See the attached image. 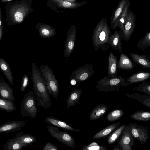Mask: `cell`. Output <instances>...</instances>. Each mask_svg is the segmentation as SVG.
Masks as SVG:
<instances>
[{
    "label": "cell",
    "mask_w": 150,
    "mask_h": 150,
    "mask_svg": "<svg viewBox=\"0 0 150 150\" xmlns=\"http://www.w3.org/2000/svg\"><path fill=\"white\" fill-rule=\"evenodd\" d=\"M31 79L37 106L45 108H49L51 105V99L45 82L40 69L33 62Z\"/></svg>",
    "instance_id": "cell-1"
},
{
    "label": "cell",
    "mask_w": 150,
    "mask_h": 150,
    "mask_svg": "<svg viewBox=\"0 0 150 150\" xmlns=\"http://www.w3.org/2000/svg\"><path fill=\"white\" fill-rule=\"evenodd\" d=\"M7 25L20 24L24 21L30 11L29 0H16L7 3L5 6Z\"/></svg>",
    "instance_id": "cell-2"
},
{
    "label": "cell",
    "mask_w": 150,
    "mask_h": 150,
    "mask_svg": "<svg viewBox=\"0 0 150 150\" xmlns=\"http://www.w3.org/2000/svg\"><path fill=\"white\" fill-rule=\"evenodd\" d=\"M112 35L106 19L102 18L93 32L92 42L93 48L96 51L100 48L103 51H106L109 48V40Z\"/></svg>",
    "instance_id": "cell-3"
},
{
    "label": "cell",
    "mask_w": 150,
    "mask_h": 150,
    "mask_svg": "<svg viewBox=\"0 0 150 150\" xmlns=\"http://www.w3.org/2000/svg\"><path fill=\"white\" fill-rule=\"evenodd\" d=\"M130 84L125 78L117 76L110 78L105 76L97 81L96 88L101 92L118 91L121 87H127Z\"/></svg>",
    "instance_id": "cell-4"
},
{
    "label": "cell",
    "mask_w": 150,
    "mask_h": 150,
    "mask_svg": "<svg viewBox=\"0 0 150 150\" xmlns=\"http://www.w3.org/2000/svg\"><path fill=\"white\" fill-rule=\"evenodd\" d=\"M21 111L22 116L35 118L38 113L35 96L32 90L25 93L22 100Z\"/></svg>",
    "instance_id": "cell-5"
},
{
    "label": "cell",
    "mask_w": 150,
    "mask_h": 150,
    "mask_svg": "<svg viewBox=\"0 0 150 150\" xmlns=\"http://www.w3.org/2000/svg\"><path fill=\"white\" fill-rule=\"evenodd\" d=\"M40 69L49 94L52 95L54 99H57L59 93L58 82L51 68L45 64L40 65Z\"/></svg>",
    "instance_id": "cell-6"
},
{
    "label": "cell",
    "mask_w": 150,
    "mask_h": 150,
    "mask_svg": "<svg viewBox=\"0 0 150 150\" xmlns=\"http://www.w3.org/2000/svg\"><path fill=\"white\" fill-rule=\"evenodd\" d=\"M47 128L50 135L61 143L71 148L75 146V140L68 133L60 131L57 128L51 125H47Z\"/></svg>",
    "instance_id": "cell-7"
},
{
    "label": "cell",
    "mask_w": 150,
    "mask_h": 150,
    "mask_svg": "<svg viewBox=\"0 0 150 150\" xmlns=\"http://www.w3.org/2000/svg\"><path fill=\"white\" fill-rule=\"evenodd\" d=\"M94 71L93 66L87 63L73 71L70 76V80L74 79L76 83L82 82L91 78L94 74Z\"/></svg>",
    "instance_id": "cell-8"
},
{
    "label": "cell",
    "mask_w": 150,
    "mask_h": 150,
    "mask_svg": "<svg viewBox=\"0 0 150 150\" xmlns=\"http://www.w3.org/2000/svg\"><path fill=\"white\" fill-rule=\"evenodd\" d=\"M135 17L132 11L131 10H129L121 33L122 38L126 42L130 40L134 31Z\"/></svg>",
    "instance_id": "cell-9"
},
{
    "label": "cell",
    "mask_w": 150,
    "mask_h": 150,
    "mask_svg": "<svg viewBox=\"0 0 150 150\" xmlns=\"http://www.w3.org/2000/svg\"><path fill=\"white\" fill-rule=\"evenodd\" d=\"M128 126L134 137L142 144L145 143L149 137L148 129L136 123H130Z\"/></svg>",
    "instance_id": "cell-10"
},
{
    "label": "cell",
    "mask_w": 150,
    "mask_h": 150,
    "mask_svg": "<svg viewBox=\"0 0 150 150\" xmlns=\"http://www.w3.org/2000/svg\"><path fill=\"white\" fill-rule=\"evenodd\" d=\"M76 38V28L74 25H73L70 27L67 33L64 52V57L68 59L73 52Z\"/></svg>",
    "instance_id": "cell-11"
},
{
    "label": "cell",
    "mask_w": 150,
    "mask_h": 150,
    "mask_svg": "<svg viewBox=\"0 0 150 150\" xmlns=\"http://www.w3.org/2000/svg\"><path fill=\"white\" fill-rule=\"evenodd\" d=\"M118 144L122 150H132V147L134 144V137L128 125L123 130Z\"/></svg>",
    "instance_id": "cell-12"
},
{
    "label": "cell",
    "mask_w": 150,
    "mask_h": 150,
    "mask_svg": "<svg viewBox=\"0 0 150 150\" xmlns=\"http://www.w3.org/2000/svg\"><path fill=\"white\" fill-rule=\"evenodd\" d=\"M26 124V122L23 121H14L6 122L0 125V133L19 131Z\"/></svg>",
    "instance_id": "cell-13"
},
{
    "label": "cell",
    "mask_w": 150,
    "mask_h": 150,
    "mask_svg": "<svg viewBox=\"0 0 150 150\" xmlns=\"http://www.w3.org/2000/svg\"><path fill=\"white\" fill-rule=\"evenodd\" d=\"M0 97L13 101L15 100L13 90L1 76H0Z\"/></svg>",
    "instance_id": "cell-14"
},
{
    "label": "cell",
    "mask_w": 150,
    "mask_h": 150,
    "mask_svg": "<svg viewBox=\"0 0 150 150\" xmlns=\"http://www.w3.org/2000/svg\"><path fill=\"white\" fill-rule=\"evenodd\" d=\"M44 121L45 122L67 130L75 132L80 131V129H74L68 125L65 122L52 116L49 115V116L45 118Z\"/></svg>",
    "instance_id": "cell-15"
},
{
    "label": "cell",
    "mask_w": 150,
    "mask_h": 150,
    "mask_svg": "<svg viewBox=\"0 0 150 150\" xmlns=\"http://www.w3.org/2000/svg\"><path fill=\"white\" fill-rule=\"evenodd\" d=\"M129 0H121L114 11L110 21V27L112 29L115 30L117 27L119 17L125 5Z\"/></svg>",
    "instance_id": "cell-16"
},
{
    "label": "cell",
    "mask_w": 150,
    "mask_h": 150,
    "mask_svg": "<svg viewBox=\"0 0 150 150\" xmlns=\"http://www.w3.org/2000/svg\"><path fill=\"white\" fill-rule=\"evenodd\" d=\"M108 75L110 78L116 77L117 76V57L111 51L108 59Z\"/></svg>",
    "instance_id": "cell-17"
},
{
    "label": "cell",
    "mask_w": 150,
    "mask_h": 150,
    "mask_svg": "<svg viewBox=\"0 0 150 150\" xmlns=\"http://www.w3.org/2000/svg\"><path fill=\"white\" fill-rule=\"evenodd\" d=\"M121 33L118 30L115 31L111 35L109 40V46L115 50L121 52L122 51Z\"/></svg>",
    "instance_id": "cell-18"
},
{
    "label": "cell",
    "mask_w": 150,
    "mask_h": 150,
    "mask_svg": "<svg viewBox=\"0 0 150 150\" xmlns=\"http://www.w3.org/2000/svg\"><path fill=\"white\" fill-rule=\"evenodd\" d=\"M120 123V122H118L107 126L94 134L93 139H96L107 137L119 127Z\"/></svg>",
    "instance_id": "cell-19"
},
{
    "label": "cell",
    "mask_w": 150,
    "mask_h": 150,
    "mask_svg": "<svg viewBox=\"0 0 150 150\" xmlns=\"http://www.w3.org/2000/svg\"><path fill=\"white\" fill-rule=\"evenodd\" d=\"M135 66L126 54L121 52L117 65L118 69L125 71L131 70Z\"/></svg>",
    "instance_id": "cell-20"
},
{
    "label": "cell",
    "mask_w": 150,
    "mask_h": 150,
    "mask_svg": "<svg viewBox=\"0 0 150 150\" xmlns=\"http://www.w3.org/2000/svg\"><path fill=\"white\" fill-rule=\"evenodd\" d=\"M23 131L18 133L13 138L16 141L21 143L30 144L32 145V143L37 142L35 136L31 134H25Z\"/></svg>",
    "instance_id": "cell-21"
},
{
    "label": "cell",
    "mask_w": 150,
    "mask_h": 150,
    "mask_svg": "<svg viewBox=\"0 0 150 150\" xmlns=\"http://www.w3.org/2000/svg\"><path fill=\"white\" fill-rule=\"evenodd\" d=\"M39 35L42 37L49 38L54 36L55 30L51 26L45 24H39L37 25Z\"/></svg>",
    "instance_id": "cell-22"
},
{
    "label": "cell",
    "mask_w": 150,
    "mask_h": 150,
    "mask_svg": "<svg viewBox=\"0 0 150 150\" xmlns=\"http://www.w3.org/2000/svg\"><path fill=\"white\" fill-rule=\"evenodd\" d=\"M108 108L104 104H101L96 107L91 112L89 116V119L94 121L100 119L106 112Z\"/></svg>",
    "instance_id": "cell-23"
},
{
    "label": "cell",
    "mask_w": 150,
    "mask_h": 150,
    "mask_svg": "<svg viewBox=\"0 0 150 150\" xmlns=\"http://www.w3.org/2000/svg\"><path fill=\"white\" fill-rule=\"evenodd\" d=\"M133 60L137 64L144 68L150 69V61L147 56L143 54H138L133 53L129 54Z\"/></svg>",
    "instance_id": "cell-24"
},
{
    "label": "cell",
    "mask_w": 150,
    "mask_h": 150,
    "mask_svg": "<svg viewBox=\"0 0 150 150\" xmlns=\"http://www.w3.org/2000/svg\"><path fill=\"white\" fill-rule=\"evenodd\" d=\"M82 92L81 89L77 88L70 93L67 100V108L74 106L77 104L81 98Z\"/></svg>",
    "instance_id": "cell-25"
},
{
    "label": "cell",
    "mask_w": 150,
    "mask_h": 150,
    "mask_svg": "<svg viewBox=\"0 0 150 150\" xmlns=\"http://www.w3.org/2000/svg\"><path fill=\"white\" fill-rule=\"evenodd\" d=\"M150 77V73L139 72L133 74L129 77L126 81L130 84L144 81Z\"/></svg>",
    "instance_id": "cell-26"
},
{
    "label": "cell",
    "mask_w": 150,
    "mask_h": 150,
    "mask_svg": "<svg viewBox=\"0 0 150 150\" xmlns=\"http://www.w3.org/2000/svg\"><path fill=\"white\" fill-rule=\"evenodd\" d=\"M127 97L136 100L144 105L150 108V96L143 95L138 93H126Z\"/></svg>",
    "instance_id": "cell-27"
},
{
    "label": "cell",
    "mask_w": 150,
    "mask_h": 150,
    "mask_svg": "<svg viewBox=\"0 0 150 150\" xmlns=\"http://www.w3.org/2000/svg\"><path fill=\"white\" fill-rule=\"evenodd\" d=\"M0 68L9 82L13 85V76L10 67L7 62L1 57H0Z\"/></svg>",
    "instance_id": "cell-28"
},
{
    "label": "cell",
    "mask_w": 150,
    "mask_h": 150,
    "mask_svg": "<svg viewBox=\"0 0 150 150\" xmlns=\"http://www.w3.org/2000/svg\"><path fill=\"white\" fill-rule=\"evenodd\" d=\"M29 145H30L17 142L12 138L7 141L3 147L6 150H21L23 148Z\"/></svg>",
    "instance_id": "cell-29"
},
{
    "label": "cell",
    "mask_w": 150,
    "mask_h": 150,
    "mask_svg": "<svg viewBox=\"0 0 150 150\" xmlns=\"http://www.w3.org/2000/svg\"><path fill=\"white\" fill-rule=\"evenodd\" d=\"M0 109L9 112L15 111L16 107L13 101L0 97Z\"/></svg>",
    "instance_id": "cell-30"
},
{
    "label": "cell",
    "mask_w": 150,
    "mask_h": 150,
    "mask_svg": "<svg viewBox=\"0 0 150 150\" xmlns=\"http://www.w3.org/2000/svg\"><path fill=\"white\" fill-rule=\"evenodd\" d=\"M130 117L134 120L143 121H148L150 120L149 111H137L130 115Z\"/></svg>",
    "instance_id": "cell-31"
},
{
    "label": "cell",
    "mask_w": 150,
    "mask_h": 150,
    "mask_svg": "<svg viewBox=\"0 0 150 150\" xmlns=\"http://www.w3.org/2000/svg\"><path fill=\"white\" fill-rule=\"evenodd\" d=\"M150 46V31H149L139 40L136 46L138 50L143 51Z\"/></svg>",
    "instance_id": "cell-32"
},
{
    "label": "cell",
    "mask_w": 150,
    "mask_h": 150,
    "mask_svg": "<svg viewBox=\"0 0 150 150\" xmlns=\"http://www.w3.org/2000/svg\"><path fill=\"white\" fill-rule=\"evenodd\" d=\"M130 0L125 5L122 12L120 14L117 23V27L120 29V32L122 33L125 20L126 18L129 8L130 5Z\"/></svg>",
    "instance_id": "cell-33"
},
{
    "label": "cell",
    "mask_w": 150,
    "mask_h": 150,
    "mask_svg": "<svg viewBox=\"0 0 150 150\" xmlns=\"http://www.w3.org/2000/svg\"><path fill=\"white\" fill-rule=\"evenodd\" d=\"M124 114V112L122 110H114L110 112L107 114L106 119L109 122L115 121L122 118Z\"/></svg>",
    "instance_id": "cell-34"
},
{
    "label": "cell",
    "mask_w": 150,
    "mask_h": 150,
    "mask_svg": "<svg viewBox=\"0 0 150 150\" xmlns=\"http://www.w3.org/2000/svg\"><path fill=\"white\" fill-rule=\"evenodd\" d=\"M57 4L58 6L63 8H75L83 4L82 3H77L63 0H52Z\"/></svg>",
    "instance_id": "cell-35"
},
{
    "label": "cell",
    "mask_w": 150,
    "mask_h": 150,
    "mask_svg": "<svg viewBox=\"0 0 150 150\" xmlns=\"http://www.w3.org/2000/svg\"><path fill=\"white\" fill-rule=\"evenodd\" d=\"M126 126V124H124L114 131L108 138L107 139L108 144H113L122 134Z\"/></svg>",
    "instance_id": "cell-36"
},
{
    "label": "cell",
    "mask_w": 150,
    "mask_h": 150,
    "mask_svg": "<svg viewBox=\"0 0 150 150\" xmlns=\"http://www.w3.org/2000/svg\"><path fill=\"white\" fill-rule=\"evenodd\" d=\"M138 92L150 96V82L144 81L135 88Z\"/></svg>",
    "instance_id": "cell-37"
},
{
    "label": "cell",
    "mask_w": 150,
    "mask_h": 150,
    "mask_svg": "<svg viewBox=\"0 0 150 150\" xmlns=\"http://www.w3.org/2000/svg\"><path fill=\"white\" fill-rule=\"evenodd\" d=\"M82 150H106L107 149L96 142H93L88 145H85L81 149Z\"/></svg>",
    "instance_id": "cell-38"
},
{
    "label": "cell",
    "mask_w": 150,
    "mask_h": 150,
    "mask_svg": "<svg viewBox=\"0 0 150 150\" xmlns=\"http://www.w3.org/2000/svg\"><path fill=\"white\" fill-rule=\"evenodd\" d=\"M29 82V79L27 74H25L23 77L20 87V91L24 92L26 89Z\"/></svg>",
    "instance_id": "cell-39"
},
{
    "label": "cell",
    "mask_w": 150,
    "mask_h": 150,
    "mask_svg": "<svg viewBox=\"0 0 150 150\" xmlns=\"http://www.w3.org/2000/svg\"><path fill=\"white\" fill-rule=\"evenodd\" d=\"M43 150H58V148L50 142H47L44 146Z\"/></svg>",
    "instance_id": "cell-40"
},
{
    "label": "cell",
    "mask_w": 150,
    "mask_h": 150,
    "mask_svg": "<svg viewBox=\"0 0 150 150\" xmlns=\"http://www.w3.org/2000/svg\"><path fill=\"white\" fill-rule=\"evenodd\" d=\"M3 23L2 18L1 11L0 7V42L2 39L3 33Z\"/></svg>",
    "instance_id": "cell-41"
},
{
    "label": "cell",
    "mask_w": 150,
    "mask_h": 150,
    "mask_svg": "<svg viewBox=\"0 0 150 150\" xmlns=\"http://www.w3.org/2000/svg\"><path fill=\"white\" fill-rule=\"evenodd\" d=\"M113 150H122V149L119 144L118 143L117 144V145L115 146L114 148L113 149Z\"/></svg>",
    "instance_id": "cell-42"
},
{
    "label": "cell",
    "mask_w": 150,
    "mask_h": 150,
    "mask_svg": "<svg viewBox=\"0 0 150 150\" xmlns=\"http://www.w3.org/2000/svg\"><path fill=\"white\" fill-rule=\"evenodd\" d=\"M70 83L71 85L74 86L77 83L76 82L75 80L74 79H71L70 80Z\"/></svg>",
    "instance_id": "cell-43"
},
{
    "label": "cell",
    "mask_w": 150,
    "mask_h": 150,
    "mask_svg": "<svg viewBox=\"0 0 150 150\" xmlns=\"http://www.w3.org/2000/svg\"><path fill=\"white\" fill-rule=\"evenodd\" d=\"M13 0H1V1L2 3H8Z\"/></svg>",
    "instance_id": "cell-44"
},
{
    "label": "cell",
    "mask_w": 150,
    "mask_h": 150,
    "mask_svg": "<svg viewBox=\"0 0 150 150\" xmlns=\"http://www.w3.org/2000/svg\"><path fill=\"white\" fill-rule=\"evenodd\" d=\"M65 0V1L71 2H74L75 1L74 0Z\"/></svg>",
    "instance_id": "cell-45"
},
{
    "label": "cell",
    "mask_w": 150,
    "mask_h": 150,
    "mask_svg": "<svg viewBox=\"0 0 150 150\" xmlns=\"http://www.w3.org/2000/svg\"><path fill=\"white\" fill-rule=\"evenodd\" d=\"M75 0V1L76 0Z\"/></svg>",
    "instance_id": "cell-46"
}]
</instances>
